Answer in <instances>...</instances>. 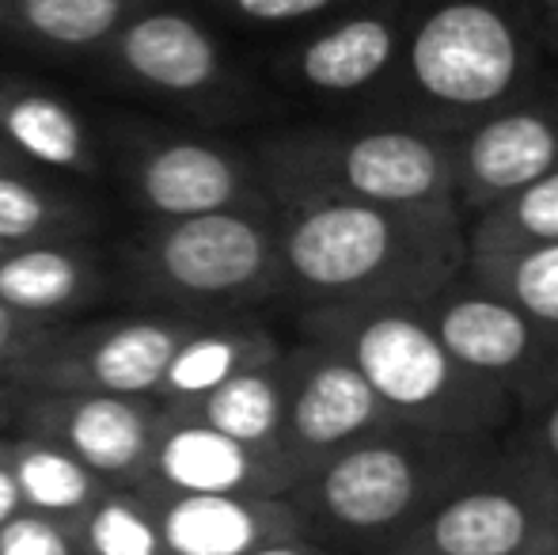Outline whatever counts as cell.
I'll return each mask as SVG.
<instances>
[{
  "instance_id": "cell-1",
  "label": "cell",
  "mask_w": 558,
  "mask_h": 555,
  "mask_svg": "<svg viewBox=\"0 0 558 555\" xmlns=\"http://www.w3.org/2000/svg\"><path fill=\"white\" fill-rule=\"evenodd\" d=\"M274 209L286 301L296 312L426 304L471 263L460 206L308 198Z\"/></svg>"
},
{
  "instance_id": "cell-2",
  "label": "cell",
  "mask_w": 558,
  "mask_h": 555,
  "mask_svg": "<svg viewBox=\"0 0 558 555\" xmlns=\"http://www.w3.org/2000/svg\"><path fill=\"white\" fill-rule=\"evenodd\" d=\"M555 73L539 0H411L391 114L456 137Z\"/></svg>"
},
{
  "instance_id": "cell-3",
  "label": "cell",
  "mask_w": 558,
  "mask_h": 555,
  "mask_svg": "<svg viewBox=\"0 0 558 555\" xmlns=\"http://www.w3.org/2000/svg\"><path fill=\"white\" fill-rule=\"evenodd\" d=\"M296 316L301 335L335 347L365 373L399 426L490 445L521 419L501 388L445 347L422 304L316 309Z\"/></svg>"
},
{
  "instance_id": "cell-4",
  "label": "cell",
  "mask_w": 558,
  "mask_h": 555,
  "mask_svg": "<svg viewBox=\"0 0 558 555\" xmlns=\"http://www.w3.org/2000/svg\"><path fill=\"white\" fill-rule=\"evenodd\" d=\"M274 206L308 198L460 206L452 137L396 114H327L251 145Z\"/></svg>"
},
{
  "instance_id": "cell-5",
  "label": "cell",
  "mask_w": 558,
  "mask_h": 555,
  "mask_svg": "<svg viewBox=\"0 0 558 555\" xmlns=\"http://www.w3.org/2000/svg\"><path fill=\"white\" fill-rule=\"evenodd\" d=\"M494 445L391 426L312 468L289 498L304 533L331 552L384 555L399 548Z\"/></svg>"
},
{
  "instance_id": "cell-6",
  "label": "cell",
  "mask_w": 558,
  "mask_h": 555,
  "mask_svg": "<svg viewBox=\"0 0 558 555\" xmlns=\"http://www.w3.org/2000/svg\"><path fill=\"white\" fill-rule=\"evenodd\" d=\"M133 281L183 309V316H247L266 301H286L278 209L156 221L125 252Z\"/></svg>"
},
{
  "instance_id": "cell-7",
  "label": "cell",
  "mask_w": 558,
  "mask_h": 555,
  "mask_svg": "<svg viewBox=\"0 0 558 555\" xmlns=\"http://www.w3.org/2000/svg\"><path fill=\"white\" fill-rule=\"evenodd\" d=\"M411 0H357L274 53L281 88L331 114H391L407 61Z\"/></svg>"
},
{
  "instance_id": "cell-8",
  "label": "cell",
  "mask_w": 558,
  "mask_h": 555,
  "mask_svg": "<svg viewBox=\"0 0 558 555\" xmlns=\"http://www.w3.org/2000/svg\"><path fill=\"white\" fill-rule=\"evenodd\" d=\"M429 324L468 370L532 415L558 396V331L490 278L463 270L426 304Z\"/></svg>"
},
{
  "instance_id": "cell-9",
  "label": "cell",
  "mask_w": 558,
  "mask_h": 555,
  "mask_svg": "<svg viewBox=\"0 0 558 555\" xmlns=\"http://www.w3.org/2000/svg\"><path fill=\"white\" fill-rule=\"evenodd\" d=\"M558 480L501 437L407 536L448 555H547Z\"/></svg>"
},
{
  "instance_id": "cell-10",
  "label": "cell",
  "mask_w": 558,
  "mask_h": 555,
  "mask_svg": "<svg viewBox=\"0 0 558 555\" xmlns=\"http://www.w3.org/2000/svg\"><path fill=\"white\" fill-rule=\"evenodd\" d=\"M206 316H133L53 327L4 377V393L156 396L175 350Z\"/></svg>"
},
{
  "instance_id": "cell-11",
  "label": "cell",
  "mask_w": 558,
  "mask_h": 555,
  "mask_svg": "<svg viewBox=\"0 0 558 555\" xmlns=\"http://www.w3.org/2000/svg\"><path fill=\"white\" fill-rule=\"evenodd\" d=\"M289 403L281 449L301 480L338 453L399 426L368 377L327 342L301 335L286 350Z\"/></svg>"
},
{
  "instance_id": "cell-12",
  "label": "cell",
  "mask_w": 558,
  "mask_h": 555,
  "mask_svg": "<svg viewBox=\"0 0 558 555\" xmlns=\"http://www.w3.org/2000/svg\"><path fill=\"white\" fill-rule=\"evenodd\" d=\"M20 434L65 445L114 487H141L160 442L163 408L153 396L12 393Z\"/></svg>"
},
{
  "instance_id": "cell-13",
  "label": "cell",
  "mask_w": 558,
  "mask_h": 555,
  "mask_svg": "<svg viewBox=\"0 0 558 555\" xmlns=\"http://www.w3.org/2000/svg\"><path fill=\"white\" fill-rule=\"evenodd\" d=\"M125 183L137 206L156 221L221 214V209H274L255 153L221 141H141L125 156Z\"/></svg>"
},
{
  "instance_id": "cell-14",
  "label": "cell",
  "mask_w": 558,
  "mask_h": 555,
  "mask_svg": "<svg viewBox=\"0 0 558 555\" xmlns=\"http://www.w3.org/2000/svg\"><path fill=\"white\" fill-rule=\"evenodd\" d=\"M99 58L118 81L175 104H221L235 84L221 38L183 8H141Z\"/></svg>"
},
{
  "instance_id": "cell-15",
  "label": "cell",
  "mask_w": 558,
  "mask_h": 555,
  "mask_svg": "<svg viewBox=\"0 0 558 555\" xmlns=\"http://www.w3.org/2000/svg\"><path fill=\"white\" fill-rule=\"evenodd\" d=\"M452 168L456 198L468 221L558 171V73L524 99L456 134Z\"/></svg>"
},
{
  "instance_id": "cell-16",
  "label": "cell",
  "mask_w": 558,
  "mask_h": 555,
  "mask_svg": "<svg viewBox=\"0 0 558 555\" xmlns=\"http://www.w3.org/2000/svg\"><path fill=\"white\" fill-rule=\"evenodd\" d=\"M301 472L286 453L255 449L247 442L221 434L206 422H191L163 411L160 442H156L141 495H270L289 498Z\"/></svg>"
},
{
  "instance_id": "cell-17",
  "label": "cell",
  "mask_w": 558,
  "mask_h": 555,
  "mask_svg": "<svg viewBox=\"0 0 558 555\" xmlns=\"http://www.w3.org/2000/svg\"><path fill=\"white\" fill-rule=\"evenodd\" d=\"M153 506L168 555H247L281 536L304 533L293 498L171 495L153 498Z\"/></svg>"
},
{
  "instance_id": "cell-18",
  "label": "cell",
  "mask_w": 558,
  "mask_h": 555,
  "mask_svg": "<svg viewBox=\"0 0 558 555\" xmlns=\"http://www.w3.org/2000/svg\"><path fill=\"white\" fill-rule=\"evenodd\" d=\"M286 350L289 342H281V335L274 327L258 324L255 316L202 319L191 339L175 350L153 400L163 411L186 408V403L221 388L225 381L240 377V373L255 370V365L278 362Z\"/></svg>"
},
{
  "instance_id": "cell-19",
  "label": "cell",
  "mask_w": 558,
  "mask_h": 555,
  "mask_svg": "<svg viewBox=\"0 0 558 555\" xmlns=\"http://www.w3.org/2000/svg\"><path fill=\"white\" fill-rule=\"evenodd\" d=\"M104 286L99 263L76 240L12 244L0 255V301L43 324H58L61 316L84 309L104 293Z\"/></svg>"
},
{
  "instance_id": "cell-20",
  "label": "cell",
  "mask_w": 558,
  "mask_h": 555,
  "mask_svg": "<svg viewBox=\"0 0 558 555\" xmlns=\"http://www.w3.org/2000/svg\"><path fill=\"white\" fill-rule=\"evenodd\" d=\"M0 137L27 164L96 179L99 153L92 130L58 92L0 76Z\"/></svg>"
},
{
  "instance_id": "cell-21",
  "label": "cell",
  "mask_w": 558,
  "mask_h": 555,
  "mask_svg": "<svg viewBox=\"0 0 558 555\" xmlns=\"http://www.w3.org/2000/svg\"><path fill=\"white\" fill-rule=\"evenodd\" d=\"M145 0H0V38L46 53H99Z\"/></svg>"
},
{
  "instance_id": "cell-22",
  "label": "cell",
  "mask_w": 558,
  "mask_h": 555,
  "mask_svg": "<svg viewBox=\"0 0 558 555\" xmlns=\"http://www.w3.org/2000/svg\"><path fill=\"white\" fill-rule=\"evenodd\" d=\"M286 403H289V373H286V354H281L278 362L255 365V370L225 381L221 388H214L202 400L168 411L191 422H206V426L221 430V434L235 437V442L255 445V449L286 453L281 449V437H286Z\"/></svg>"
},
{
  "instance_id": "cell-23",
  "label": "cell",
  "mask_w": 558,
  "mask_h": 555,
  "mask_svg": "<svg viewBox=\"0 0 558 555\" xmlns=\"http://www.w3.org/2000/svg\"><path fill=\"white\" fill-rule=\"evenodd\" d=\"M8 442V460L15 468V480H20L23 503L31 510L53 514V518L65 521H81L92 506L99 503L107 483L99 472H92L81 457L65 449L58 442H46V437L35 434H15L4 437Z\"/></svg>"
},
{
  "instance_id": "cell-24",
  "label": "cell",
  "mask_w": 558,
  "mask_h": 555,
  "mask_svg": "<svg viewBox=\"0 0 558 555\" xmlns=\"http://www.w3.org/2000/svg\"><path fill=\"white\" fill-rule=\"evenodd\" d=\"M468 244L471 260H494V255L558 244V171L471 217Z\"/></svg>"
},
{
  "instance_id": "cell-25",
  "label": "cell",
  "mask_w": 558,
  "mask_h": 555,
  "mask_svg": "<svg viewBox=\"0 0 558 555\" xmlns=\"http://www.w3.org/2000/svg\"><path fill=\"white\" fill-rule=\"evenodd\" d=\"M92 229V214L65 191L38 183L27 171H0V240H76Z\"/></svg>"
},
{
  "instance_id": "cell-26",
  "label": "cell",
  "mask_w": 558,
  "mask_h": 555,
  "mask_svg": "<svg viewBox=\"0 0 558 555\" xmlns=\"http://www.w3.org/2000/svg\"><path fill=\"white\" fill-rule=\"evenodd\" d=\"M84 555H168L153 498L137 487H107L76 521Z\"/></svg>"
},
{
  "instance_id": "cell-27",
  "label": "cell",
  "mask_w": 558,
  "mask_h": 555,
  "mask_svg": "<svg viewBox=\"0 0 558 555\" xmlns=\"http://www.w3.org/2000/svg\"><path fill=\"white\" fill-rule=\"evenodd\" d=\"M468 267L501 286L558 331V244L494 255V260H471Z\"/></svg>"
},
{
  "instance_id": "cell-28",
  "label": "cell",
  "mask_w": 558,
  "mask_h": 555,
  "mask_svg": "<svg viewBox=\"0 0 558 555\" xmlns=\"http://www.w3.org/2000/svg\"><path fill=\"white\" fill-rule=\"evenodd\" d=\"M221 15L247 31H270L281 35V43L357 0H209Z\"/></svg>"
},
{
  "instance_id": "cell-29",
  "label": "cell",
  "mask_w": 558,
  "mask_h": 555,
  "mask_svg": "<svg viewBox=\"0 0 558 555\" xmlns=\"http://www.w3.org/2000/svg\"><path fill=\"white\" fill-rule=\"evenodd\" d=\"M0 555H84V548L76 521L27 506L8 526H0Z\"/></svg>"
},
{
  "instance_id": "cell-30",
  "label": "cell",
  "mask_w": 558,
  "mask_h": 555,
  "mask_svg": "<svg viewBox=\"0 0 558 555\" xmlns=\"http://www.w3.org/2000/svg\"><path fill=\"white\" fill-rule=\"evenodd\" d=\"M506 437L558 480V396L547 400L539 411H532V415L517 419V426Z\"/></svg>"
},
{
  "instance_id": "cell-31",
  "label": "cell",
  "mask_w": 558,
  "mask_h": 555,
  "mask_svg": "<svg viewBox=\"0 0 558 555\" xmlns=\"http://www.w3.org/2000/svg\"><path fill=\"white\" fill-rule=\"evenodd\" d=\"M53 327L58 324H43V319H35V316H23L20 309L0 301V385H4L8 373H12Z\"/></svg>"
},
{
  "instance_id": "cell-32",
  "label": "cell",
  "mask_w": 558,
  "mask_h": 555,
  "mask_svg": "<svg viewBox=\"0 0 558 555\" xmlns=\"http://www.w3.org/2000/svg\"><path fill=\"white\" fill-rule=\"evenodd\" d=\"M20 510H27V503H23L20 480H15V468L8 460V442L0 437V526H8Z\"/></svg>"
},
{
  "instance_id": "cell-33",
  "label": "cell",
  "mask_w": 558,
  "mask_h": 555,
  "mask_svg": "<svg viewBox=\"0 0 558 555\" xmlns=\"http://www.w3.org/2000/svg\"><path fill=\"white\" fill-rule=\"evenodd\" d=\"M247 555H338V552H331L327 544H319L316 536L296 533V536H281V541L263 544V548H255Z\"/></svg>"
},
{
  "instance_id": "cell-34",
  "label": "cell",
  "mask_w": 558,
  "mask_h": 555,
  "mask_svg": "<svg viewBox=\"0 0 558 555\" xmlns=\"http://www.w3.org/2000/svg\"><path fill=\"white\" fill-rule=\"evenodd\" d=\"M539 23H544V43L558 69V0H539Z\"/></svg>"
},
{
  "instance_id": "cell-35",
  "label": "cell",
  "mask_w": 558,
  "mask_h": 555,
  "mask_svg": "<svg viewBox=\"0 0 558 555\" xmlns=\"http://www.w3.org/2000/svg\"><path fill=\"white\" fill-rule=\"evenodd\" d=\"M0 171H27V160L4 137H0Z\"/></svg>"
},
{
  "instance_id": "cell-36",
  "label": "cell",
  "mask_w": 558,
  "mask_h": 555,
  "mask_svg": "<svg viewBox=\"0 0 558 555\" xmlns=\"http://www.w3.org/2000/svg\"><path fill=\"white\" fill-rule=\"evenodd\" d=\"M12 419H15V400H12V393L0 388V430L12 426Z\"/></svg>"
},
{
  "instance_id": "cell-37",
  "label": "cell",
  "mask_w": 558,
  "mask_h": 555,
  "mask_svg": "<svg viewBox=\"0 0 558 555\" xmlns=\"http://www.w3.org/2000/svg\"><path fill=\"white\" fill-rule=\"evenodd\" d=\"M547 555H558V498H555V514H551V536H547Z\"/></svg>"
},
{
  "instance_id": "cell-38",
  "label": "cell",
  "mask_w": 558,
  "mask_h": 555,
  "mask_svg": "<svg viewBox=\"0 0 558 555\" xmlns=\"http://www.w3.org/2000/svg\"><path fill=\"white\" fill-rule=\"evenodd\" d=\"M384 555H448V552H429V548H407V544H399V548L384 552Z\"/></svg>"
},
{
  "instance_id": "cell-39",
  "label": "cell",
  "mask_w": 558,
  "mask_h": 555,
  "mask_svg": "<svg viewBox=\"0 0 558 555\" xmlns=\"http://www.w3.org/2000/svg\"><path fill=\"white\" fill-rule=\"evenodd\" d=\"M8 248H12V244H4V240H0V255H4V252H8Z\"/></svg>"
}]
</instances>
